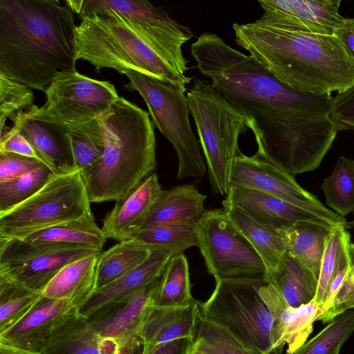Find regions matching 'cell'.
<instances>
[{
  "label": "cell",
  "instance_id": "1",
  "mask_svg": "<svg viewBox=\"0 0 354 354\" xmlns=\"http://www.w3.org/2000/svg\"><path fill=\"white\" fill-rule=\"evenodd\" d=\"M191 53L199 71L245 118L257 154L291 176L319 166L339 132L331 95L292 89L214 33L201 35Z\"/></svg>",
  "mask_w": 354,
  "mask_h": 354
},
{
  "label": "cell",
  "instance_id": "2",
  "mask_svg": "<svg viewBox=\"0 0 354 354\" xmlns=\"http://www.w3.org/2000/svg\"><path fill=\"white\" fill-rule=\"evenodd\" d=\"M76 26L65 2L0 0V72L45 91L59 73L76 69Z\"/></svg>",
  "mask_w": 354,
  "mask_h": 354
},
{
  "label": "cell",
  "instance_id": "3",
  "mask_svg": "<svg viewBox=\"0 0 354 354\" xmlns=\"http://www.w3.org/2000/svg\"><path fill=\"white\" fill-rule=\"evenodd\" d=\"M232 26L237 45L295 91L331 95L354 85V59L333 35L288 29L259 19Z\"/></svg>",
  "mask_w": 354,
  "mask_h": 354
},
{
  "label": "cell",
  "instance_id": "4",
  "mask_svg": "<svg viewBox=\"0 0 354 354\" xmlns=\"http://www.w3.org/2000/svg\"><path fill=\"white\" fill-rule=\"evenodd\" d=\"M149 115L119 96L97 118L104 153L96 165L80 172L91 203L124 198L156 169L154 125Z\"/></svg>",
  "mask_w": 354,
  "mask_h": 354
},
{
  "label": "cell",
  "instance_id": "5",
  "mask_svg": "<svg viewBox=\"0 0 354 354\" xmlns=\"http://www.w3.org/2000/svg\"><path fill=\"white\" fill-rule=\"evenodd\" d=\"M80 19L75 29L77 61L89 62L96 73L132 70L187 91L192 79L176 72L120 19L95 14Z\"/></svg>",
  "mask_w": 354,
  "mask_h": 354
},
{
  "label": "cell",
  "instance_id": "6",
  "mask_svg": "<svg viewBox=\"0 0 354 354\" xmlns=\"http://www.w3.org/2000/svg\"><path fill=\"white\" fill-rule=\"evenodd\" d=\"M213 191L227 195L239 137L248 129L239 111L206 80L196 79L187 93Z\"/></svg>",
  "mask_w": 354,
  "mask_h": 354
},
{
  "label": "cell",
  "instance_id": "7",
  "mask_svg": "<svg viewBox=\"0 0 354 354\" xmlns=\"http://www.w3.org/2000/svg\"><path fill=\"white\" fill-rule=\"evenodd\" d=\"M264 278H239L216 281L214 290L203 303L201 315L228 329L257 354H280L274 317L259 289Z\"/></svg>",
  "mask_w": 354,
  "mask_h": 354
},
{
  "label": "cell",
  "instance_id": "8",
  "mask_svg": "<svg viewBox=\"0 0 354 354\" xmlns=\"http://www.w3.org/2000/svg\"><path fill=\"white\" fill-rule=\"evenodd\" d=\"M125 87L138 91L149 111L152 122L174 147L178 159V178L201 177L207 165L200 143L190 125V109L185 91L167 82L129 70Z\"/></svg>",
  "mask_w": 354,
  "mask_h": 354
},
{
  "label": "cell",
  "instance_id": "9",
  "mask_svg": "<svg viewBox=\"0 0 354 354\" xmlns=\"http://www.w3.org/2000/svg\"><path fill=\"white\" fill-rule=\"evenodd\" d=\"M80 171L55 175L31 198L0 214V239L28 234L91 213Z\"/></svg>",
  "mask_w": 354,
  "mask_h": 354
},
{
  "label": "cell",
  "instance_id": "10",
  "mask_svg": "<svg viewBox=\"0 0 354 354\" xmlns=\"http://www.w3.org/2000/svg\"><path fill=\"white\" fill-rule=\"evenodd\" d=\"M93 14L120 19L176 72L185 76L188 61L182 46L193 33L165 10L147 1L83 0L80 18Z\"/></svg>",
  "mask_w": 354,
  "mask_h": 354
},
{
  "label": "cell",
  "instance_id": "11",
  "mask_svg": "<svg viewBox=\"0 0 354 354\" xmlns=\"http://www.w3.org/2000/svg\"><path fill=\"white\" fill-rule=\"evenodd\" d=\"M198 248L215 281L267 278L266 266L223 209L207 210L196 224ZM267 281V280H266Z\"/></svg>",
  "mask_w": 354,
  "mask_h": 354
},
{
  "label": "cell",
  "instance_id": "12",
  "mask_svg": "<svg viewBox=\"0 0 354 354\" xmlns=\"http://www.w3.org/2000/svg\"><path fill=\"white\" fill-rule=\"evenodd\" d=\"M44 92L45 104L32 106V111L66 126L98 118L119 97L111 82L86 77L76 69L59 73Z\"/></svg>",
  "mask_w": 354,
  "mask_h": 354
},
{
  "label": "cell",
  "instance_id": "13",
  "mask_svg": "<svg viewBox=\"0 0 354 354\" xmlns=\"http://www.w3.org/2000/svg\"><path fill=\"white\" fill-rule=\"evenodd\" d=\"M231 185L257 190L275 196L304 209L330 225H343L347 230L352 224L326 207L315 196L303 189L293 176L275 167L257 153L248 156L240 151L235 158Z\"/></svg>",
  "mask_w": 354,
  "mask_h": 354
},
{
  "label": "cell",
  "instance_id": "14",
  "mask_svg": "<svg viewBox=\"0 0 354 354\" xmlns=\"http://www.w3.org/2000/svg\"><path fill=\"white\" fill-rule=\"evenodd\" d=\"M160 279V277L129 296L104 306L86 320L97 334L113 338L124 346L143 344L141 328L153 304Z\"/></svg>",
  "mask_w": 354,
  "mask_h": 354
},
{
  "label": "cell",
  "instance_id": "15",
  "mask_svg": "<svg viewBox=\"0 0 354 354\" xmlns=\"http://www.w3.org/2000/svg\"><path fill=\"white\" fill-rule=\"evenodd\" d=\"M261 21L310 33L332 35L344 19L340 0H259Z\"/></svg>",
  "mask_w": 354,
  "mask_h": 354
},
{
  "label": "cell",
  "instance_id": "16",
  "mask_svg": "<svg viewBox=\"0 0 354 354\" xmlns=\"http://www.w3.org/2000/svg\"><path fill=\"white\" fill-rule=\"evenodd\" d=\"M31 107L19 113L12 125L29 142L39 159L55 175L77 170L74 165L66 127L35 114Z\"/></svg>",
  "mask_w": 354,
  "mask_h": 354
},
{
  "label": "cell",
  "instance_id": "17",
  "mask_svg": "<svg viewBox=\"0 0 354 354\" xmlns=\"http://www.w3.org/2000/svg\"><path fill=\"white\" fill-rule=\"evenodd\" d=\"M75 310L70 300L42 295L21 319L0 333V344L39 353L58 326Z\"/></svg>",
  "mask_w": 354,
  "mask_h": 354
},
{
  "label": "cell",
  "instance_id": "18",
  "mask_svg": "<svg viewBox=\"0 0 354 354\" xmlns=\"http://www.w3.org/2000/svg\"><path fill=\"white\" fill-rule=\"evenodd\" d=\"M143 344L124 346L97 334L76 310L55 330L38 354H142Z\"/></svg>",
  "mask_w": 354,
  "mask_h": 354
},
{
  "label": "cell",
  "instance_id": "19",
  "mask_svg": "<svg viewBox=\"0 0 354 354\" xmlns=\"http://www.w3.org/2000/svg\"><path fill=\"white\" fill-rule=\"evenodd\" d=\"M222 203L223 206L235 207L263 224L277 230L288 228L304 221L330 224L313 213L279 198L234 185H231Z\"/></svg>",
  "mask_w": 354,
  "mask_h": 354
},
{
  "label": "cell",
  "instance_id": "20",
  "mask_svg": "<svg viewBox=\"0 0 354 354\" xmlns=\"http://www.w3.org/2000/svg\"><path fill=\"white\" fill-rule=\"evenodd\" d=\"M162 190L157 175L153 173L127 196L116 201L103 220L101 229L106 237L119 242L140 231Z\"/></svg>",
  "mask_w": 354,
  "mask_h": 354
},
{
  "label": "cell",
  "instance_id": "21",
  "mask_svg": "<svg viewBox=\"0 0 354 354\" xmlns=\"http://www.w3.org/2000/svg\"><path fill=\"white\" fill-rule=\"evenodd\" d=\"M175 254L170 249H152L150 256L142 263L111 283L96 288L76 310L77 314L86 318L104 306L139 290L160 277L168 261Z\"/></svg>",
  "mask_w": 354,
  "mask_h": 354
},
{
  "label": "cell",
  "instance_id": "22",
  "mask_svg": "<svg viewBox=\"0 0 354 354\" xmlns=\"http://www.w3.org/2000/svg\"><path fill=\"white\" fill-rule=\"evenodd\" d=\"M102 250L75 245L32 258L0 265V276L13 280L37 292L44 289L66 265L81 258L99 254Z\"/></svg>",
  "mask_w": 354,
  "mask_h": 354
},
{
  "label": "cell",
  "instance_id": "23",
  "mask_svg": "<svg viewBox=\"0 0 354 354\" xmlns=\"http://www.w3.org/2000/svg\"><path fill=\"white\" fill-rule=\"evenodd\" d=\"M199 301L186 306L160 307L151 305L143 321L140 335L143 341L142 354H153L172 340L194 339Z\"/></svg>",
  "mask_w": 354,
  "mask_h": 354
},
{
  "label": "cell",
  "instance_id": "24",
  "mask_svg": "<svg viewBox=\"0 0 354 354\" xmlns=\"http://www.w3.org/2000/svg\"><path fill=\"white\" fill-rule=\"evenodd\" d=\"M262 297L274 317L277 332L288 345L287 354L293 353L307 341L319 306L313 300L297 308L292 307L273 286L266 287Z\"/></svg>",
  "mask_w": 354,
  "mask_h": 354
},
{
  "label": "cell",
  "instance_id": "25",
  "mask_svg": "<svg viewBox=\"0 0 354 354\" xmlns=\"http://www.w3.org/2000/svg\"><path fill=\"white\" fill-rule=\"evenodd\" d=\"M206 198L192 184L162 190L141 230L173 223L196 225L207 211L204 207Z\"/></svg>",
  "mask_w": 354,
  "mask_h": 354
},
{
  "label": "cell",
  "instance_id": "26",
  "mask_svg": "<svg viewBox=\"0 0 354 354\" xmlns=\"http://www.w3.org/2000/svg\"><path fill=\"white\" fill-rule=\"evenodd\" d=\"M99 254L87 256L66 265L46 286L42 295L51 299L70 300L77 310L96 289Z\"/></svg>",
  "mask_w": 354,
  "mask_h": 354
},
{
  "label": "cell",
  "instance_id": "27",
  "mask_svg": "<svg viewBox=\"0 0 354 354\" xmlns=\"http://www.w3.org/2000/svg\"><path fill=\"white\" fill-rule=\"evenodd\" d=\"M334 227L326 223L304 221L280 230L286 251L296 257L317 279L326 244Z\"/></svg>",
  "mask_w": 354,
  "mask_h": 354
},
{
  "label": "cell",
  "instance_id": "28",
  "mask_svg": "<svg viewBox=\"0 0 354 354\" xmlns=\"http://www.w3.org/2000/svg\"><path fill=\"white\" fill-rule=\"evenodd\" d=\"M223 209L230 221L259 255L267 274L274 272L286 252L280 230L263 224L235 207L223 205Z\"/></svg>",
  "mask_w": 354,
  "mask_h": 354
},
{
  "label": "cell",
  "instance_id": "29",
  "mask_svg": "<svg viewBox=\"0 0 354 354\" xmlns=\"http://www.w3.org/2000/svg\"><path fill=\"white\" fill-rule=\"evenodd\" d=\"M266 280L294 308L313 301L318 286L315 275L288 251L283 254L277 269L267 274Z\"/></svg>",
  "mask_w": 354,
  "mask_h": 354
},
{
  "label": "cell",
  "instance_id": "30",
  "mask_svg": "<svg viewBox=\"0 0 354 354\" xmlns=\"http://www.w3.org/2000/svg\"><path fill=\"white\" fill-rule=\"evenodd\" d=\"M151 250L136 239H129L102 252L97 261L96 288L111 283L142 263Z\"/></svg>",
  "mask_w": 354,
  "mask_h": 354
},
{
  "label": "cell",
  "instance_id": "31",
  "mask_svg": "<svg viewBox=\"0 0 354 354\" xmlns=\"http://www.w3.org/2000/svg\"><path fill=\"white\" fill-rule=\"evenodd\" d=\"M106 239L102 229L97 225L91 212L77 219L31 233L20 239L86 245L102 250Z\"/></svg>",
  "mask_w": 354,
  "mask_h": 354
},
{
  "label": "cell",
  "instance_id": "32",
  "mask_svg": "<svg viewBox=\"0 0 354 354\" xmlns=\"http://www.w3.org/2000/svg\"><path fill=\"white\" fill-rule=\"evenodd\" d=\"M196 301L192 295L187 259L183 253L175 254L165 267L152 305L180 307Z\"/></svg>",
  "mask_w": 354,
  "mask_h": 354
},
{
  "label": "cell",
  "instance_id": "33",
  "mask_svg": "<svg viewBox=\"0 0 354 354\" xmlns=\"http://www.w3.org/2000/svg\"><path fill=\"white\" fill-rule=\"evenodd\" d=\"M73 162L80 172L96 165L104 153V139L97 118L66 126Z\"/></svg>",
  "mask_w": 354,
  "mask_h": 354
},
{
  "label": "cell",
  "instance_id": "34",
  "mask_svg": "<svg viewBox=\"0 0 354 354\" xmlns=\"http://www.w3.org/2000/svg\"><path fill=\"white\" fill-rule=\"evenodd\" d=\"M326 203L337 214L345 216L354 211V160L339 156L332 174L321 187Z\"/></svg>",
  "mask_w": 354,
  "mask_h": 354
},
{
  "label": "cell",
  "instance_id": "35",
  "mask_svg": "<svg viewBox=\"0 0 354 354\" xmlns=\"http://www.w3.org/2000/svg\"><path fill=\"white\" fill-rule=\"evenodd\" d=\"M194 339L205 354H257L228 329L203 317L198 310Z\"/></svg>",
  "mask_w": 354,
  "mask_h": 354
},
{
  "label": "cell",
  "instance_id": "36",
  "mask_svg": "<svg viewBox=\"0 0 354 354\" xmlns=\"http://www.w3.org/2000/svg\"><path fill=\"white\" fill-rule=\"evenodd\" d=\"M42 295V292L0 276V333L21 319Z\"/></svg>",
  "mask_w": 354,
  "mask_h": 354
},
{
  "label": "cell",
  "instance_id": "37",
  "mask_svg": "<svg viewBox=\"0 0 354 354\" xmlns=\"http://www.w3.org/2000/svg\"><path fill=\"white\" fill-rule=\"evenodd\" d=\"M131 239H136L151 249H170L176 254L189 248L198 246L196 225L173 223L142 230Z\"/></svg>",
  "mask_w": 354,
  "mask_h": 354
},
{
  "label": "cell",
  "instance_id": "38",
  "mask_svg": "<svg viewBox=\"0 0 354 354\" xmlns=\"http://www.w3.org/2000/svg\"><path fill=\"white\" fill-rule=\"evenodd\" d=\"M351 236L343 225L332 228L327 240L320 267L318 286L313 301L319 306L324 304L330 283L348 255Z\"/></svg>",
  "mask_w": 354,
  "mask_h": 354
},
{
  "label": "cell",
  "instance_id": "39",
  "mask_svg": "<svg viewBox=\"0 0 354 354\" xmlns=\"http://www.w3.org/2000/svg\"><path fill=\"white\" fill-rule=\"evenodd\" d=\"M353 332L354 309H352L337 316L317 335L290 354H339Z\"/></svg>",
  "mask_w": 354,
  "mask_h": 354
},
{
  "label": "cell",
  "instance_id": "40",
  "mask_svg": "<svg viewBox=\"0 0 354 354\" xmlns=\"http://www.w3.org/2000/svg\"><path fill=\"white\" fill-rule=\"evenodd\" d=\"M46 165L21 177L0 183V214L25 202L55 176Z\"/></svg>",
  "mask_w": 354,
  "mask_h": 354
},
{
  "label": "cell",
  "instance_id": "41",
  "mask_svg": "<svg viewBox=\"0 0 354 354\" xmlns=\"http://www.w3.org/2000/svg\"><path fill=\"white\" fill-rule=\"evenodd\" d=\"M34 94L30 88L19 83L0 72V127L7 126L9 118L12 122L17 115L33 106Z\"/></svg>",
  "mask_w": 354,
  "mask_h": 354
},
{
  "label": "cell",
  "instance_id": "42",
  "mask_svg": "<svg viewBox=\"0 0 354 354\" xmlns=\"http://www.w3.org/2000/svg\"><path fill=\"white\" fill-rule=\"evenodd\" d=\"M350 270L330 308L320 313L316 321L328 323L344 312L354 309V243L348 248Z\"/></svg>",
  "mask_w": 354,
  "mask_h": 354
},
{
  "label": "cell",
  "instance_id": "43",
  "mask_svg": "<svg viewBox=\"0 0 354 354\" xmlns=\"http://www.w3.org/2000/svg\"><path fill=\"white\" fill-rule=\"evenodd\" d=\"M46 165L41 160L11 152H0V183L30 174Z\"/></svg>",
  "mask_w": 354,
  "mask_h": 354
},
{
  "label": "cell",
  "instance_id": "44",
  "mask_svg": "<svg viewBox=\"0 0 354 354\" xmlns=\"http://www.w3.org/2000/svg\"><path fill=\"white\" fill-rule=\"evenodd\" d=\"M330 116L339 131H354V85L333 96Z\"/></svg>",
  "mask_w": 354,
  "mask_h": 354
},
{
  "label": "cell",
  "instance_id": "45",
  "mask_svg": "<svg viewBox=\"0 0 354 354\" xmlns=\"http://www.w3.org/2000/svg\"><path fill=\"white\" fill-rule=\"evenodd\" d=\"M0 152H11L39 159L31 145L14 125L1 130Z\"/></svg>",
  "mask_w": 354,
  "mask_h": 354
},
{
  "label": "cell",
  "instance_id": "46",
  "mask_svg": "<svg viewBox=\"0 0 354 354\" xmlns=\"http://www.w3.org/2000/svg\"><path fill=\"white\" fill-rule=\"evenodd\" d=\"M333 35L354 59V17H344L335 28Z\"/></svg>",
  "mask_w": 354,
  "mask_h": 354
},
{
  "label": "cell",
  "instance_id": "47",
  "mask_svg": "<svg viewBox=\"0 0 354 354\" xmlns=\"http://www.w3.org/2000/svg\"><path fill=\"white\" fill-rule=\"evenodd\" d=\"M196 349V341L191 337H183L163 344L153 354H192Z\"/></svg>",
  "mask_w": 354,
  "mask_h": 354
},
{
  "label": "cell",
  "instance_id": "48",
  "mask_svg": "<svg viewBox=\"0 0 354 354\" xmlns=\"http://www.w3.org/2000/svg\"><path fill=\"white\" fill-rule=\"evenodd\" d=\"M0 354H38L12 346L0 344Z\"/></svg>",
  "mask_w": 354,
  "mask_h": 354
},
{
  "label": "cell",
  "instance_id": "49",
  "mask_svg": "<svg viewBox=\"0 0 354 354\" xmlns=\"http://www.w3.org/2000/svg\"><path fill=\"white\" fill-rule=\"evenodd\" d=\"M64 2L74 13L76 12L79 15H80L83 5V0H66L64 1Z\"/></svg>",
  "mask_w": 354,
  "mask_h": 354
},
{
  "label": "cell",
  "instance_id": "50",
  "mask_svg": "<svg viewBox=\"0 0 354 354\" xmlns=\"http://www.w3.org/2000/svg\"><path fill=\"white\" fill-rule=\"evenodd\" d=\"M192 354H205L204 353L196 349Z\"/></svg>",
  "mask_w": 354,
  "mask_h": 354
}]
</instances>
